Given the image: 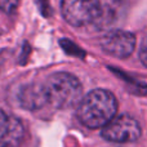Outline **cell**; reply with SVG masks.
<instances>
[{"instance_id":"obj_5","label":"cell","mask_w":147,"mask_h":147,"mask_svg":"<svg viewBox=\"0 0 147 147\" xmlns=\"http://www.w3.org/2000/svg\"><path fill=\"white\" fill-rule=\"evenodd\" d=\"M136 36L129 31H110L102 38L101 47L107 54L115 58H128L136 48Z\"/></svg>"},{"instance_id":"obj_8","label":"cell","mask_w":147,"mask_h":147,"mask_svg":"<svg viewBox=\"0 0 147 147\" xmlns=\"http://www.w3.org/2000/svg\"><path fill=\"white\" fill-rule=\"evenodd\" d=\"M18 4H20V0H0V10L7 14H10L17 9Z\"/></svg>"},{"instance_id":"obj_3","label":"cell","mask_w":147,"mask_h":147,"mask_svg":"<svg viewBox=\"0 0 147 147\" xmlns=\"http://www.w3.org/2000/svg\"><path fill=\"white\" fill-rule=\"evenodd\" d=\"M102 137L114 143L136 142L141 137V127L134 117L119 115L114 116L102 128Z\"/></svg>"},{"instance_id":"obj_1","label":"cell","mask_w":147,"mask_h":147,"mask_svg":"<svg viewBox=\"0 0 147 147\" xmlns=\"http://www.w3.org/2000/svg\"><path fill=\"white\" fill-rule=\"evenodd\" d=\"M117 112L115 96L105 89H94L78 103V117L90 129L103 128Z\"/></svg>"},{"instance_id":"obj_7","label":"cell","mask_w":147,"mask_h":147,"mask_svg":"<svg viewBox=\"0 0 147 147\" xmlns=\"http://www.w3.org/2000/svg\"><path fill=\"white\" fill-rule=\"evenodd\" d=\"M20 97H21V101H22L23 106L28 107V109H35V107H39L43 103H45L41 85L27 86V88L23 89V92L21 93Z\"/></svg>"},{"instance_id":"obj_9","label":"cell","mask_w":147,"mask_h":147,"mask_svg":"<svg viewBox=\"0 0 147 147\" xmlns=\"http://www.w3.org/2000/svg\"><path fill=\"white\" fill-rule=\"evenodd\" d=\"M8 124H9V116L0 109V138L4 136L5 130L8 128Z\"/></svg>"},{"instance_id":"obj_6","label":"cell","mask_w":147,"mask_h":147,"mask_svg":"<svg viewBox=\"0 0 147 147\" xmlns=\"http://www.w3.org/2000/svg\"><path fill=\"white\" fill-rule=\"evenodd\" d=\"M25 129L17 117H9V124L4 136L0 138V147H20L23 141Z\"/></svg>"},{"instance_id":"obj_2","label":"cell","mask_w":147,"mask_h":147,"mask_svg":"<svg viewBox=\"0 0 147 147\" xmlns=\"http://www.w3.org/2000/svg\"><path fill=\"white\" fill-rule=\"evenodd\" d=\"M47 103L57 109L72 107L83 98V86L78 78L67 72H57L51 75L41 85Z\"/></svg>"},{"instance_id":"obj_4","label":"cell","mask_w":147,"mask_h":147,"mask_svg":"<svg viewBox=\"0 0 147 147\" xmlns=\"http://www.w3.org/2000/svg\"><path fill=\"white\" fill-rule=\"evenodd\" d=\"M61 10L67 23L81 27L97 21L99 16V0H62Z\"/></svg>"},{"instance_id":"obj_10","label":"cell","mask_w":147,"mask_h":147,"mask_svg":"<svg viewBox=\"0 0 147 147\" xmlns=\"http://www.w3.org/2000/svg\"><path fill=\"white\" fill-rule=\"evenodd\" d=\"M140 59L141 62L143 63V66L147 67V36L143 40L142 45H141V49H140Z\"/></svg>"}]
</instances>
